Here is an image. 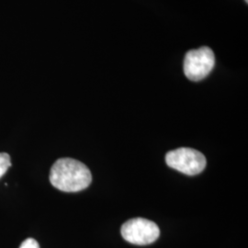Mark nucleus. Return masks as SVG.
<instances>
[{
  "label": "nucleus",
  "mask_w": 248,
  "mask_h": 248,
  "mask_svg": "<svg viewBox=\"0 0 248 248\" xmlns=\"http://www.w3.org/2000/svg\"><path fill=\"white\" fill-rule=\"evenodd\" d=\"M92 175L89 168L78 160L60 158L50 171V182L63 192H78L90 185Z\"/></svg>",
  "instance_id": "1"
},
{
  "label": "nucleus",
  "mask_w": 248,
  "mask_h": 248,
  "mask_svg": "<svg viewBox=\"0 0 248 248\" xmlns=\"http://www.w3.org/2000/svg\"><path fill=\"white\" fill-rule=\"evenodd\" d=\"M166 162L171 169L188 176H195L203 171L206 158L201 152L192 148H177L166 155Z\"/></svg>",
  "instance_id": "2"
},
{
  "label": "nucleus",
  "mask_w": 248,
  "mask_h": 248,
  "mask_svg": "<svg viewBox=\"0 0 248 248\" xmlns=\"http://www.w3.org/2000/svg\"><path fill=\"white\" fill-rule=\"evenodd\" d=\"M121 232L124 239L136 246L153 244L160 235L156 223L143 218H134L124 222Z\"/></svg>",
  "instance_id": "3"
},
{
  "label": "nucleus",
  "mask_w": 248,
  "mask_h": 248,
  "mask_svg": "<svg viewBox=\"0 0 248 248\" xmlns=\"http://www.w3.org/2000/svg\"><path fill=\"white\" fill-rule=\"evenodd\" d=\"M215 56L209 47H202L197 50H190L184 59V73L191 81L204 79L213 69Z\"/></svg>",
  "instance_id": "4"
},
{
  "label": "nucleus",
  "mask_w": 248,
  "mask_h": 248,
  "mask_svg": "<svg viewBox=\"0 0 248 248\" xmlns=\"http://www.w3.org/2000/svg\"><path fill=\"white\" fill-rule=\"evenodd\" d=\"M11 167L10 156L6 153H0V177H3Z\"/></svg>",
  "instance_id": "5"
},
{
  "label": "nucleus",
  "mask_w": 248,
  "mask_h": 248,
  "mask_svg": "<svg viewBox=\"0 0 248 248\" xmlns=\"http://www.w3.org/2000/svg\"><path fill=\"white\" fill-rule=\"evenodd\" d=\"M19 248H40V246L35 239L28 238L21 243Z\"/></svg>",
  "instance_id": "6"
},
{
  "label": "nucleus",
  "mask_w": 248,
  "mask_h": 248,
  "mask_svg": "<svg viewBox=\"0 0 248 248\" xmlns=\"http://www.w3.org/2000/svg\"><path fill=\"white\" fill-rule=\"evenodd\" d=\"M246 2H247V3H248V0H246Z\"/></svg>",
  "instance_id": "7"
}]
</instances>
